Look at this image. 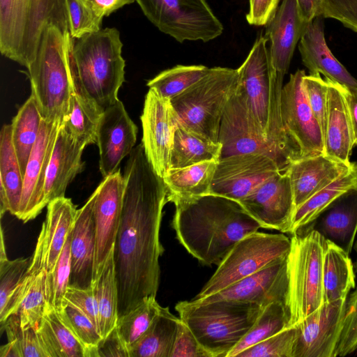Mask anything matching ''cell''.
<instances>
[{
    "mask_svg": "<svg viewBox=\"0 0 357 357\" xmlns=\"http://www.w3.org/2000/svg\"><path fill=\"white\" fill-rule=\"evenodd\" d=\"M354 266L340 247L326 239L323 263V303L346 299L355 287Z\"/></svg>",
    "mask_w": 357,
    "mask_h": 357,
    "instance_id": "obj_32",
    "label": "cell"
},
{
    "mask_svg": "<svg viewBox=\"0 0 357 357\" xmlns=\"http://www.w3.org/2000/svg\"><path fill=\"white\" fill-rule=\"evenodd\" d=\"M172 227L201 264L217 265L236 243L261 225L235 200L215 195L176 199Z\"/></svg>",
    "mask_w": 357,
    "mask_h": 357,
    "instance_id": "obj_2",
    "label": "cell"
},
{
    "mask_svg": "<svg viewBox=\"0 0 357 357\" xmlns=\"http://www.w3.org/2000/svg\"><path fill=\"white\" fill-rule=\"evenodd\" d=\"M280 0H249L246 14L248 24L255 26L266 25L275 13Z\"/></svg>",
    "mask_w": 357,
    "mask_h": 357,
    "instance_id": "obj_55",
    "label": "cell"
},
{
    "mask_svg": "<svg viewBox=\"0 0 357 357\" xmlns=\"http://www.w3.org/2000/svg\"><path fill=\"white\" fill-rule=\"evenodd\" d=\"M324 20L322 15L314 17L301 36L298 50L302 62L310 74H322L345 87L357 88V79L335 57L326 44Z\"/></svg>",
    "mask_w": 357,
    "mask_h": 357,
    "instance_id": "obj_25",
    "label": "cell"
},
{
    "mask_svg": "<svg viewBox=\"0 0 357 357\" xmlns=\"http://www.w3.org/2000/svg\"><path fill=\"white\" fill-rule=\"evenodd\" d=\"M326 239L317 231L296 232L287 256L286 305L294 326L323 304V263Z\"/></svg>",
    "mask_w": 357,
    "mask_h": 357,
    "instance_id": "obj_7",
    "label": "cell"
},
{
    "mask_svg": "<svg viewBox=\"0 0 357 357\" xmlns=\"http://www.w3.org/2000/svg\"><path fill=\"white\" fill-rule=\"evenodd\" d=\"M45 221L40 231L43 236V260L47 272H52L73 230L77 209L69 198L59 197L47 204Z\"/></svg>",
    "mask_w": 357,
    "mask_h": 357,
    "instance_id": "obj_29",
    "label": "cell"
},
{
    "mask_svg": "<svg viewBox=\"0 0 357 357\" xmlns=\"http://www.w3.org/2000/svg\"><path fill=\"white\" fill-rule=\"evenodd\" d=\"M161 307L155 297H149L128 312L119 317L115 328L128 354V349L147 331Z\"/></svg>",
    "mask_w": 357,
    "mask_h": 357,
    "instance_id": "obj_43",
    "label": "cell"
},
{
    "mask_svg": "<svg viewBox=\"0 0 357 357\" xmlns=\"http://www.w3.org/2000/svg\"><path fill=\"white\" fill-rule=\"evenodd\" d=\"M267 42L265 36L257 38L245 60L237 70L238 84L251 114L259 130L268 139L273 70Z\"/></svg>",
    "mask_w": 357,
    "mask_h": 357,
    "instance_id": "obj_17",
    "label": "cell"
},
{
    "mask_svg": "<svg viewBox=\"0 0 357 357\" xmlns=\"http://www.w3.org/2000/svg\"><path fill=\"white\" fill-rule=\"evenodd\" d=\"M288 289L287 257L250 275L211 296L192 299L197 303L216 301L252 303L261 307L274 301H284Z\"/></svg>",
    "mask_w": 357,
    "mask_h": 357,
    "instance_id": "obj_20",
    "label": "cell"
},
{
    "mask_svg": "<svg viewBox=\"0 0 357 357\" xmlns=\"http://www.w3.org/2000/svg\"><path fill=\"white\" fill-rule=\"evenodd\" d=\"M222 144L183 125L178 119L175 130L170 168H181L206 160H219Z\"/></svg>",
    "mask_w": 357,
    "mask_h": 357,
    "instance_id": "obj_34",
    "label": "cell"
},
{
    "mask_svg": "<svg viewBox=\"0 0 357 357\" xmlns=\"http://www.w3.org/2000/svg\"><path fill=\"white\" fill-rule=\"evenodd\" d=\"M319 15L335 19L357 32V0H323Z\"/></svg>",
    "mask_w": 357,
    "mask_h": 357,
    "instance_id": "obj_52",
    "label": "cell"
},
{
    "mask_svg": "<svg viewBox=\"0 0 357 357\" xmlns=\"http://www.w3.org/2000/svg\"><path fill=\"white\" fill-rule=\"evenodd\" d=\"M146 18L179 43L208 42L220 36L223 26L206 0H135Z\"/></svg>",
    "mask_w": 357,
    "mask_h": 357,
    "instance_id": "obj_10",
    "label": "cell"
},
{
    "mask_svg": "<svg viewBox=\"0 0 357 357\" xmlns=\"http://www.w3.org/2000/svg\"><path fill=\"white\" fill-rule=\"evenodd\" d=\"M218 160H206L181 168H170L162 178L167 200L187 199L210 194Z\"/></svg>",
    "mask_w": 357,
    "mask_h": 357,
    "instance_id": "obj_33",
    "label": "cell"
},
{
    "mask_svg": "<svg viewBox=\"0 0 357 357\" xmlns=\"http://www.w3.org/2000/svg\"><path fill=\"white\" fill-rule=\"evenodd\" d=\"M307 229L317 231L349 255L357 232V186L340 195L312 222L296 232Z\"/></svg>",
    "mask_w": 357,
    "mask_h": 357,
    "instance_id": "obj_26",
    "label": "cell"
},
{
    "mask_svg": "<svg viewBox=\"0 0 357 357\" xmlns=\"http://www.w3.org/2000/svg\"><path fill=\"white\" fill-rule=\"evenodd\" d=\"M218 142L222 144L220 158L243 153L264 154L275 160L282 172L290 164L258 128L238 83L224 112Z\"/></svg>",
    "mask_w": 357,
    "mask_h": 357,
    "instance_id": "obj_11",
    "label": "cell"
},
{
    "mask_svg": "<svg viewBox=\"0 0 357 357\" xmlns=\"http://www.w3.org/2000/svg\"><path fill=\"white\" fill-rule=\"evenodd\" d=\"M43 119L37 101L31 94L12 121V141L24 176Z\"/></svg>",
    "mask_w": 357,
    "mask_h": 357,
    "instance_id": "obj_38",
    "label": "cell"
},
{
    "mask_svg": "<svg viewBox=\"0 0 357 357\" xmlns=\"http://www.w3.org/2000/svg\"><path fill=\"white\" fill-rule=\"evenodd\" d=\"M123 43L116 28L74 39L70 68L75 91L103 110L114 104L124 82Z\"/></svg>",
    "mask_w": 357,
    "mask_h": 357,
    "instance_id": "obj_3",
    "label": "cell"
},
{
    "mask_svg": "<svg viewBox=\"0 0 357 357\" xmlns=\"http://www.w3.org/2000/svg\"><path fill=\"white\" fill-rule=\"evenodd\" d=\"M94 10L102 17H107L119 8L135 0H89Z\"/></svg>",
    "mask_w": 357,
    "mask_h": 357,
    "instance_id": "obj_57",
    "label": "cell"
},
{
    "mask_svg": "<svg viewBox=\"0 0 357 357\" xmlns=\"http://www.w3.org/2000/svg\"><path fill=\"white\" fill-rule=\"evenodd\" d=\"M282 172L275 160L261 153H243L220 158L210 194L240 202L263 183Z\"/></svg>",
    "mask_w": 357,
    "mask_h": 357,
    "instance_id": "obj_13",
    "label": "cell"
},
{
    "mask_svg": "<svg viewBox=\"0 0 357 357\" xmlns=\"http://www.w3.org/2000/svg\"><path fill=\"white\" fill-rule=\"evenodd\" d=\"M352 163H345L324 153L291 162L285 172L290 178L296 208L347 172Z\"/></svg>",
    "mask_w": 357,
    "mask_h": 357,
    "instance_id": "obj_24",
    "label": "cell"
},
{
    "mask_svg": "<svg viewBox=\"0 0 357 357\" xmlns=\"http://www.w3.org/2000/svg\"><path fill=\"white\" fill-rule=\"evenodd\" d=\"M289 321L290 315L284 301L268 304L261 309L252 326L227 357H236L244 349L289 327Z\"/></svg>",
    "mask_w": 357,
    "mask_h": 357,
    "instance_id": "obj_41",
    "label": "cell"
},
{
    "mask_svg": "<svg viewBox=\"0 0 357 357\" xmlns=\"http://www.w3.org/2000/svg\"><path fill=\"white\" fill-rule=\"evenodd\" d=\"M239 203L261 227L291 232L296 206L286 172L273 175Z\"/></svg>",
    "mask_w": 357,
    "mask_h": 357,
    "instance_id": "obj_16",
    "label": "cell"
},
{
    "mask_svg": "<svg viewBox=\"0 0 357 357\" xmlns=\"http://www.w3.org/2000/svg\"><path fill=\"white\" fill-rule=\"evenodd\" d=\"M291 238L282 234L255 231L238 241L192 299L222 291L255 273L287 257Z\"/></svg>",
    "mask_w": 357,
    "mask_h": 357,
    "instance_id": "obj_9",
    "label": "cell"
},
{
    "mask_svg": "<svg viewBox=\"0 0 357 357\" xmlns=\"http://www.w3.org/2000/svg\"><path fill=\"white\" fill-rule=\"evenodd\" d=\"M296 330L287 327L239 353L236 357H293Z\"/></svg>",
    "mask_w": 357,
    "mask_h": 357,
    "instance_id": "obj_49",
    "label": "cell"
},
{
    "mask_svg": "<svg viewBox=\"0 0 357 357\" xmlns=\"http://www.w3.org/2000/svg\"><path fill=\"white\" fill-rule=\"evenodd\" d=\"M105 110L74 91L66 117L61 122L68 132L86 146L97 143V131Z\"/></svg>",
    "mask_w": 357,
    "mask_h": 357,
    "instance_id": "obj_39",
    "label": "cell"
},
{
    "mask_svg": "<svg viewBox=\"0 0 357 357\" xmlns=\"http://www.w3.org/2000/svg\"><path fill=\"white\" fill-rule=\"evenodd\" d=\"M125 185L123 175L119 169L114 174L104 178L97 187L98 195L94 204V282L114 249L121 218Z\"/></svg>",
    "mask_w": 357,
    "mask_h": 357,
    "instance_id": "obj_18",
    "label": "cell"
},
{
    "mask_svg": "<svg viewBox=\"0 0 357 357\" xmlns=\"http://www.w3.org/2000/svg\"><path fill=\"white\" fill-rule=\"evenodd\" d=\"M354 245V248L356 253V261L354 263V268H355L356 271L357 272V241L355 243V245Z\"/></svg>",
    "mask_w": 357,
    "mask_h": 357,
    "instance_id": "obj_60",
    "label": "cell"
},
{
    "mask_svg": "<svg viewBox=\"0 0 357 357\" xmlns=\"http://www.w3.org/2000/svg\"><path fill=\"white\" fill-rule=\"evenodd\" d=\"M323 0H296L299 13L306 23H310L319 15Z\"/></svg>",
    "mask_w": 357,
    "mask_h": 357,
    "instance_id": "obj_58",
    "label": "cell"
},
{
    "mask_svg": "<svg viewBox=\"0 0 357 357\" xmlns=\"http://www.w3.org/2000/svg\"><path fill=\"white\" fill-rule=\"evenodd\" d=\"M170 357H209L192 331L180 318Z\"/></svg>",
    "mask_w": 357,
    "mask_h": 357,
    "instance_id": "obj_54",
    "label": "cell"
},
{
    "mask_svg": "<svg viewBox=\"0 0 357 357\" xmlns=\"http://www.w3.org/2000/svg\"><path fill=\"white\" fill-rule=\"evenodd\" d=\"M45 269L34 271L29 268L18 285L9 305L7 319L17 316L23 329L38 328L45 310Z\"/></svg>",
    "mask_w": 357,
    "mask_h": 357,
    "instance_id": "obj_30",
    "label": "cell"
},
{
    "mask_svg": "<svg viewBox=\"0 0 357 357\" xmlns=\"http://www.w3.org/2000/svg\"><path fill=\"white\" fill-rule=\"evenodd\" d=\"M141 121L142 144L145 154L155 172L163 178L170 169L174 134L178 123L170 99L149 89L145 97Z\"/></svg>",
    "mask_w": 357,
    "mask_h": 357,
    "instance_id": "obj_14",
    "label": "cell"
},
{
    "mask_svg": "<svg viewBox=\"0 0 357 357\" xmlns=\"http://www.w3.org/2000/svg\"><path fill=\"white\" fill-rule=\"evenodd\" d=\"M125 191L114 259L119 317L144 298L155 297L160 283L162 210L168 202L165 184L149 161L142 144L128 155Z\"/></svg>",
    "mask_w": 357,
    "mask_h": 357,
    "instance_id": "obj_1",
    "label": "cell"
},
{
    "mask_svg": "<svg viewBox=\"0 0 357 357\" xmlns=\"http://www.w3.org/2000/svg\"><path fill=\"white\" fill-rule=\"evenodd\" d=\"M263 307L248 302H178L175 310L209 357H227L252 326Z\"/></svg>",
    "mask_w": 357,
    "mask_h": 357,
    "instance_id": "obj_6",
    "label": "cell"
},
{
    "mask_svg": "<svg viewBox=\"0 0 357 357\" xmlns=\"http://www.w3.org/2000/svg\"><path fill=\"white\" fill-rule=\"evenodd\" d=\"M96 188L77 210L70 238L71 273L69 286L86 289L94 282L96 227L94 204Z\"/></svg>",
    "mask_w": 357,
    "mask_h": 357,
    "instance_id": "obj_23",
    "label": "cell"
},
{
    "mask_svg": "<svg viewBox=\"0 0 357 357\" xmlns=\"http://www.w3.org/2000/svg\"><path fill=\"white\" fill-rule=\"evenodd\" d=\"M93 284L98 307L100 333L103 340L114 330L119 318L114 250Z\"/></svg>",
    "mask_w": 357,
    "mask_h": 357,
    "instance_id": "obj_40",
    "label": "cell"
},
{
    "mask_svg": "<svg viewBox=\"0 0 357 357\" xmlns=\"http://www.w3.org/2000/svg\"><path fill=\"white\" fill-rule=\"evenodd\" d=\"M178 321L162 307L145 334L128 349V357H170Z\"/></svg>",
    "mask_w": 357,
    "mask_h": 357,
    "instance_id": "obj_35",
    "label": "cell"
},
{
    "mask_svg": "<svg viewBox=\"0 0 357 357\" xmlns=\"http://www.w3.org/2000/svg\"><path fill=\"white\" fill-rule=\"evenodd\" d=\"M63 301L72 304L86 314L100 332L98 307L94 284L86 289L69 286Z\"/></svg>",
    "mask_w": 357,
    "mask_h": 357,
    "instance_id": "obj_53",
    "label": "cell"
},
{
    "mask_svg": "<svg viewBox=\"0 0 357 357\" xmlns=\"http://www.w3.org/2000/svg\"><path fill=\"white\" fill-rule=\"evenodd\" d=\"M68 29L70 36L77 39L101 29L103 17L89 0H66Z\"/></svg>",
    "mask_w": 357,
    "mask_h": 357,
    "instance_id": "obj_48",
    "label": "cell"
},
{
    "mask_svg": "<svg viewBox=\"0 0 357 357\" xmlns=\"http://www.w3.org/2000/svg\"><path fill=\"white\" fill-rule=\"evenodd\" d=\"M325 79L328 83V99L324 154L349 164L355 144L344 86Z\"/></svg>",
    "mask_w": 357,
    "mask_h": 357,
    "instance_id": "obj_28",
    "label": "cell"
},
{
    "mask_svg": "<svg viewBox=\"0 0 357 357\" xmlns=\"http://www.w3.org/2000/svg\"><path fill=\"white\" fill-rule=\"evenodd\" d=\"M98 352V356H128L127 349L121 342L116 328L100 342Z\"/></svg>",
    "mask_w": 357,
    "mask_h": 357,
    "instance_id": "obj_56",
    "label": "cell"
},
{
    "mask_svg": "<svg viewBox=\"0 0 357 357\" xmlns=\"http://www.w3.org/2000/svg\"><path fill=\"white\" fill-rule=\"evenodd\" d=\"M209 70L203 65H177L158 74L147 82V86L171 100L202 78Z\"/></svg>",
    "mask_w": 357,
    "mask_h": 357,
    "instance_id": "obj_44",
    "label": "cell"
},
{
    "mask_svg": "<svg viewBox=\"0 0 357 357\" xmlns=\"http://www.w3.org/2000/svg\"><path fill=\"white\" fill-rule=\"evenodd\" d=\"M357 349V289L347 298L342 328L335 356H345Z\"/></svg>",
    "mask_w": 357,
    "mask_h": 357,
    "instance_id": "obj_51",
    "label": "cell"
},
{
    "mask_svg": "<svg viewBox=\"0 0 357 357\" xmlns=\"http://www.w3.org/2000/svg\"><path fill=\"white\" fill-rule=\"evenodd\" d=\"M49 24L69 31L66 0H0V51L28 68Z\"/></svg>",
    "mask_w": 357,
    "mask_h": 357,
    "instance_id": "obj_5",
    "label": "cell"
},
{
    "mask_svg": "<svg viewBox=\"0 0 357 357\" xmlns=\"http://www.w3.org/2000/svg\"><path fill=\"white\" fill-rule=\"evenodd\" d=\"M346 300L324 303L317 310L294 325L296 335L293 357H335Z\"/></svg>",
    "mask_w": 357,
    "mask_h": 357,
    "instance_id": "obj_15",
    "label": "cell"
},
{
    "mask_svg": "<svg viewBox=\"0 0 357 357\" xmlns=\"http://www.w3.org/2000/svg\"><path fill=\"white\" fill-rule=\"evenodd\" d=\"M37 331L49 357H85L83 345L48 303Z\"/></svg>",
    "mask_w": 357,
    "mask_h": 357,
    "instance_id": "obj_36",
    "label": "cell"
},
{
    "mask_svg": "<svg viewBox=\"0 0 357 357\" xmlns=\"http://www.w3.org/2000/svg\"><path fill=\"white\" fill-rule=\"evenodd\" d=\"M137 128L118 100L107 108L101 117L98 131L99 167L103 178L114 174L121 160L135 148Z\"/></svg>",
    "mask_w": 357,
    "mask_h": 357,
    "instance_id": "obj_21",
    "label": "cell"
},
{
    "mask_svg": "<svg viewBox=\"0 0 357 357\" xmlns=\"http://www.w3.org/2000/svg\"><path fill=\"white\" fill-rule=\"evenodd\" d=\"M61 123L45 119L42 120L38 139L26 165L16 215L24 222L34 219L46 206L44 203L45 178Z\"/></svg>",
    "mask_w": 357,
    "mask_h": 357,
    "instance_id": "obj_19",
    "label": "cell"
},
{
    "mask_svg": "<svg viewBox=\"0 0 357 357\" xmlns=\"http://www.w3.org/2000/svg\"><path fill=\"white\" fill-rule=\"evenodd\" d=\"M85 147L61 123L45 178V206L53 199L65 197L68 185L83 171L82 155Z\"/></svg>",
    "mask_w": 357,
    "mask_h": 357,
    "instance_id": "obj_27",
    "label": "cell"
},
{
    "mask_svg": "<svg viewBox=\"0 0 357 357\" xmlns=\"http://www.w3.org/2000/svg\"><path fill=\"white\" fill-rule=\"evenodd\" d=\"M238 83L237 69L211 68L206 75L170 101L183 125L218 142L222 118Z\"/></svg>",
    "mask_w": 357,
    "mask_h": 357,
    "instance_id": "obj_8",
    "label": "cell"
},
{
    "mask_svg": "<svg viewBox=\"0 0 357 357\" xmlns=\"http://www.w3.org/2000/svg\"><path fill=\"white\" fill-rule=\"evenodd\" d=\"M344 96L351 120L354 144L357 145V88L344 86Z\"/></svg>",
    "mask_w": 357,
    "mask_h": 357,
    "instance_id": "obj_59",
    "label": "cell"
},
{
    "mask_svg": "<svg viewBox=\"0 0 357 357\" xmlns=\"http://www.w3.org/2000/svg\"><path fill=\"white\" fill-rule=\"evenodd\" d=\"M31 257H20L13 260L0 261V324L7 317L11 299L26 273Z\"/></svg>",
    "mask_w": 357,
    "mask_h": 357,
    "instance_id": "obj_47",
    "label": "cell"
},
{
    "mask_svg": "<svg viewBox=\"0 0 357 357\" xmlns=\"http://www.w3.org/2000/svg\"><path fill=\"white\" fill-rule=\"evenodd\" d=\"M74 38L54 24L44 29L34 61L27 68L43 119L60 121L68 115L75 91L70 52Z\"/></svg>",
    "mask_w": 357,
    "mask_h": 357,
    "instance_id": "obj_4",
    "label": "cell"
},
{
    "mask_svg": "<svg viewBox=\"0 0 357 357\" xmlns=\"http://www.w3.org/2000/svg\"><path fill=\"white\" fill-rule=\"evenodd\" d=\"M56 311L61 321L84 347L85 357L98 356V347L102 337L93 321L82 311L65 301Z\"/></svg>",
    "mask_w": 357,
    "mask_h": 357,
    "instance_id": "obj_45",
    "label": "cell"
},
{
    "mask_svg": "<svg viewBox=\"0 0 357 357\" xmlns=\"http://www.w3.org/2000/svg\"><path fill=\"white\" fill-rule=\"evenodd\" d=\"M357 186V163L333 182L322 188L295 210L290 234L312 222L334 199L351 188Z\"/></svg>",
    "mask_w": 357,
    "mask_h": 357,
    "instance_id": "obj_37",
    "label": "cell"
},
{
    "mask_svg": "<svg viewBox=\"0 0 357 357\" xmlns=\"http://www.w3.org/2000/svg\"><path fill=\"white\" fill-rule=\"evenodd\" d=\"M305 73L298 70L283 86L280 112L285 133L299 158L324 153V137L303 87Z\"/></svg>",
    "mask_w": 357,
    "mask_h": 357,
    "instance_id": "obj_12",
    "label": "cell"
},
{
    "mask_svg": "<svg viewBox=\"0 0 357 357\" xmlns=\"http://www.w3.org/2000/svg\"><path fill=\"white\" fill-rule=\"evenodd\" d=\"M308 23L301 16L296 0H282L266 24V38L270 40L268 54L273 73L284 77L295 50Z\"/></svg>",
    "mask_w": 357,
    "mask_h": 357,
    "instance_id": "obj_22",
    "label": "cell"
},
{
    "mask_svg": "<svg viewBox=\"0 0 357 357\" xmlns=\"http://www.w3.org/2000/svg\"><path fill=\"white\" fill-rule=\"evenodd\" d=\"M1 330L6 331L8 338L7 344L0 348L1 357H49L37 328L23 329L17 315H10Z\"/></svg>",
    "mask_w": 357,
    "mask_h": 357,
    "instance_id": "obj_42",
    "label": "cell"
},
{
    "mask_svg": "<svg viewBox=\"0 0 357 357\" xmlns=\"http://www.w3.org/2000/svg\"><path fill=\"white\" fill-rule=\"evenodd\" d=\"M24 184L21 169L12 141L11 124L2 126L0 134V212L16 216Z\"/></svg>",
    "mask_w": 357,
    "mask_h": 357,
    "instance_id": "obj_31",
    "label": "cell"
},
{
    "mask_svg": "<svg viewBox=\"0 0 357 357\" xmlns=\"http://www.w3.org/2000/svg\"><path fill=\"white\" fill-rule=\"evenodd\" d=\"M71 232L67 238L65 246L54 270L46 273V301L47 303L56 310L62 306L66 292L70 284L71 273Z\"/></svg>",
    "mask_w": 357,
    "mask_h": 357,
    "instance_id": "obj_46",
    "label": "cell"
},
{
    "mask_svg": "<svg viewBox=\"0 0 357 357\" xmlns=\"http://www.w3.org/2000/svg\"><path fill=\"white\" fill-rule=\"evenodd\" d=\"M303 87L310 107L323 131L326 132L327 116L328 83L320 74L305 75Z\"/></svg>",
    "mask_w": 357,
    "mask_h": 357,
    "instance_id": "obj_50",
    "label": "cell"
}]
</instances>
